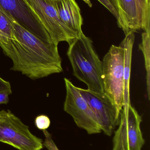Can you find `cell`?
Here are the masks:
<instances>
[{
	"label": "cell",
	"instance_id": "1",
	"mask_svg": "<svg viewBox=\"0 0 150 150\" xmlns=\"http://www.w3.org/2000/svg\"><path fill=\"white\" fill-rule=\"evenodd\" d=\"M11 22L13 37L0 42V47L12 60L11 70L33 80L63 72L57 45L44 42L12 18Z\"/></svg>",
	"mask_w": 150,
	"mask_h": 150
},
{
	"label": "cell",
	"instance_id": "2",
	"mask_svg": "<svg viewBox=\"0 0 150 150\" xmlns=\"http://www.w3.org/2000/svg\"><path fill=\"white\" fill-rule=\"evenodd\" d=\"M68 45L67 55L73 75L84 83L88 90L104 93L102 62L95 51L91 39L82 33Z\"/></svg>",
	"mask_w": 150,
	"mask_h": 150
},
{
	"label": "cell",
	"instance_id": "3",
	"mask_svg": "<svg viewBox=\"0 0 150 150\" xmlns=\"http://www.w3.org/2000/svg\"><path fill=\"white\" fill-rule=\"evenodd\" d=\"M124 51L121 45H112L102 62L104 92L120 111L124 106Z\"/></svg>",
	"mask_w": 150,
	"mask_h": 150
},
{
	"label": "cell",
	"instance_id": "4",
	"mask_svg": "<svg viewBox=\"0 0 150 150\" xmlns=\"http://www.w3.org/2000/svg\"><path fill=\"white\" fill-rule=\"evenodd\" d=\"M0 142L18 150H41L42 140L9 110L0 111Z\"/></svg>",
	"mask_w": 150,
	"mask_h": 150
},
{
	"label": "cell",
	"instance_id": "5",
	"mask_svg": "<svg viewBox=\"0 0 150 150\" xmlns=\"http://www.w3.org/2000/svg\"><path fill=\"white\" fill-rule=\"evenodd\" d=\"M141 117L132 105L127 111L122 109L112 150H141L145 143L141 129Z\"/></svg>",
	"mask_w": 150,
	"mask_h": 150
},
{
	"label": "cell",
	"instance_id": "6",
	"mask_svg": "<svg viewBox=\"0 0 150 150\" xmlns=\"http://www.w3.org/2000/svg\"><path fill=\"white\" fill-rule=\"evenodd\" d=\"M66 96L64 110L73 118L77 126L89 134L101 133V129L94 113L85 100L68 79L64 78Z\"/></svg>",
	"mask_w": 150,
	"mask_h": 150
},
{
	"label": "cell",
	"instance_id": "7",
	"mask_svg": "<svg viewBox=\"0 0 150 150\" xmlns=\"http://www.w3.org/2000/svg\"><path fill=\"white\" fill-rule=\"evenodd\" d=\"M77 89L92 110L101 131L111 136L119 125L121 111L105 92Z\"/></svg>",
	"mask_w": 150,
	"mask_h": 150
},
{
	"label": "cell",
	"instance_id": "8",
	"mask_svg": "<svg viewBox=\"0 0 150 150\" xmlns=\"http://www.w3.org/2000/svg\"><path fill=\"white\" fill-rule=\"evenodd\" d=\"M40 19L52 40L58 45L61 42L70 41L80 36L62 23L55 7L54 0H26Z\"/></svg>",
	"mask_w": 150,
	"mask_h": 150
},
{
	"label": "cell",
	"instance_id": "9",
	"mask_svg": "<svg viewBox=\"0 0 150 150\" xmlns=\"http://www.w3.org/2000/svg\"><path fill=\"white\" fill-rule=\"evenodd\" d=\"M0 9L38 38L46 43H54L26 0H0Z\"/></svg>",
	"mask_w": 150,
	"mask_h": 150
},
{
	"label": "cell",
	"instance_id": "10",
	"mask_svg": "<svg viewBox=\"0 0 150 150\" xmlns=\"http://www.w3.org/2000/svg\"><path fill=\"white\" fill-rule=\"evenodd\" d=\"M54 3L62 23L79 36L83 33L82 30L83 20L75 0H54Z\"/></svg>",
	"mask_w": 150,
	"mask_h": 150
},
{
	"label": "cell",
	"instance_id": "11",
	"mask_svg": "<svg viewBox=\"0 0 150 150\" xmlns=\"http://www.w3.org/2000/svg\"><path fill=\"white\" fill-rule=\"evenodd\" d=\"M119 17L118 26L124 32L125 36L140 30L136 0H117Z\"/></svg>",
	"mask_w": 150,
	"mask_h": 150
},
{
	"label": "cell",
	"instance_id": "12",
	"mask_svg": "<svg viewBox=\"0 0 150 150\" xmlns=\"http://www.w3.org/2000/svg\"><path fill=\"white\" fill-rule=\"evenodd\" d=\"M120 45L123 47L124 51V102L122 110L127 111L131 106L130 100V74H131V60L133 46L135 40V34L131 33L126 35Z\"/></svg>",
	"mask_w": 150,
	"mask_h": 150
},
{
	"label": "cell",
	"instance_id": "13",
	"mask_svg": "<svg viewBox=\"0 0 150 150\" xmlns=\"http://www.w3.org/2000/svg\"><path fill=\"white\" fill-rule=\"evenodd\" d=\"M141 30L150 33V0H136Z\"/></svg>",
	"mask_w": 150,
	"mask_h": 150
},
{
	"label": "cell",
	"instance_id": "14",
	"mask_svg": "<svg viewBox=\"0 0 150 150\" xmlns=\"http://www.w3.org/2000/svg\"><path fill=\"white\" fill-rule=\"evenodd\" d=\"M150 33L144 32L142 34V42L139 48L144 56L147 79V91L149 100L150 99Z\"/></svg>",
	"mask_w": 150,
	"mask_h": 150
},
{
	"label": "cell",
	"instance_id": "15",
	"mask_svg": "<svg viewBox=\"0 0 150 150\" xmlns=\"http://www.w3.org/2000/svg\"><path fill=\"white\" fill-rule=\"evenodd\" d=\"M11 18L0 9V42L13 37V28Z\"/></svg>",
	"mask_w": 150,
	"mask_h": 150
},
{
	"label": "cell",
	"instance_id": "16",
	"mask_svg": "<svg viewBox=\"0 0 150 150\" xmlns=\"http://www.w3.org/2000/svg\"><path fill=\"white\" fill-rule=\"evenodd\" d=\"M104 5L114 17L116 19L119 17L117 0H97Z\"/></svg>",
	"mask_w": 150,
	"mask_h": 150
},
{
	"label": "cell",
	"instance_id": "17",
	"mask_svg": "<svg viewBox=\"0 0 150 150\" xmlns=\"http://www.w3.org/2000/svg\"><path fill=\"white\" fill-rule=\"evenodd\" d=\"M50 119L46 115H39L36 117L35 120V125L40 130L47 129L50 127Z\"/></svg>",
	"mask_w": 150,
	"mask_h": 150
},
{
	"label": "cell",
	"instance_id": "18",
	"mask_svg": "<svg viewBox=\"0 0 150 150\" xmlns=\"http://www.w3.org/2000/svg\"><path fill=\"white\" fill-rule=\"evenodd\" d=\"M43 133L45 136V141L43 143V146L48 150H60L53 141L51 134L47 129L43 130Z\"/></svg>",
	"mask_w": 150,
	"mask_h": 150
},
{
	"label": "cell",
	"instance_id": "19",
	"mask_svg": "<svg viewBox=\"0 0 150 150\" xmlns=\"http://www.w3.org/2000/svg\"><path fill=\"white\" fill-rule=\"evenodd\" d=\"M0 92H7L12 93L11 86L9 82L3 79L0 77Z\"/></svg>",
	"mask_w": 150,
	"mask_h": 150
},
{
	"label": "cell",
	"instance_id": "20",
	"mask_svg": "<svg viewBox=\"0 0 150 150\" xmlns=\"http://www.w3.org/2000/svg\"><path fill=\"white\" fill-rule=\"evenodd\" d=\"M10 94L9 93L0 92V105L6 104L9 102Z\"/></svg>",
	"mask_w": 150,
	"mask_h": 150
},
{
	"label": "cell",
	"instance_id": "21",
	"mask_svg": "<svg viewBox=\"0 0 150 150\" xmlns=\"http://www.w3.org/2000/svg\"><path fill=\"white\" fill-rule=\"evenodd\" d=\"M82 1H83L85 4H87L89 7L91 8L92 7V3L91 2L90 0H82Z\"/></svg>",
	"mask_w": 150,
	"mask_h": 150
}]
</instances>
